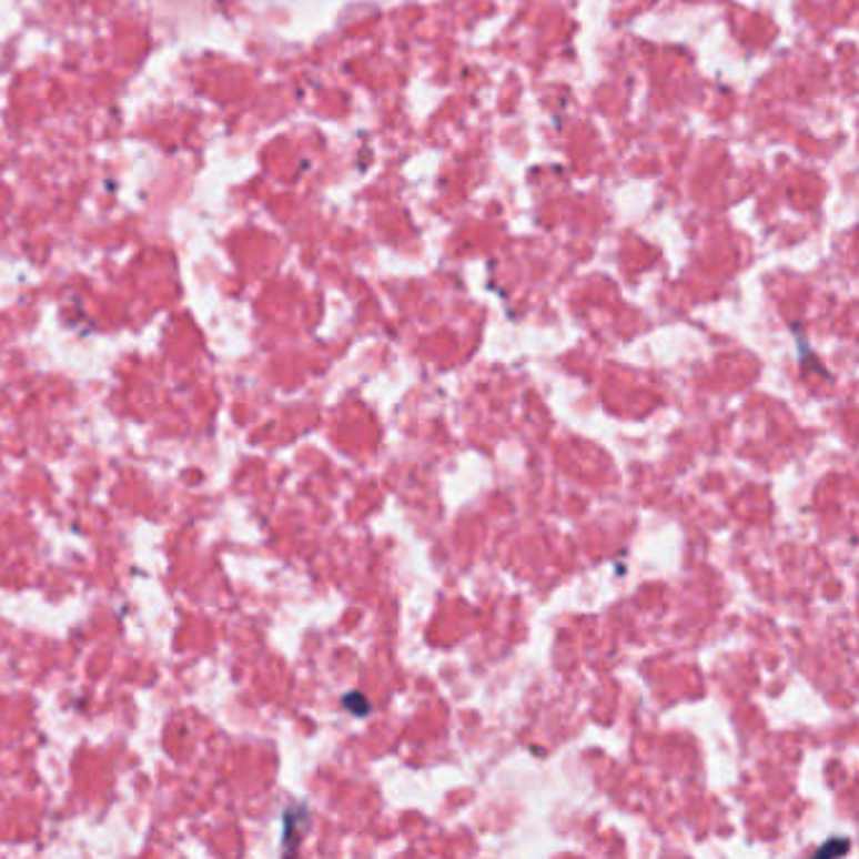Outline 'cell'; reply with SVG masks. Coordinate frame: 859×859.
Segmentation results:
<instances>
[{
	"mask_svg": "<svg viewBox=\"0 0 859 859\" xmlns=\"http://www.w3.org/2000/svg\"><path fill=\"white\" fill-rule=\"evenodd\" d=\"M361 698H363L361 694H348V696L343 698V706L351 708V711L356 714V716H366L371 711V706H368V701L361 704Z\"/></svg>",
	"mask_w": 859,
	"mask_h": 859,
	"instance_id": "cell-1",
	"label": "cell"
}]
</instances>
